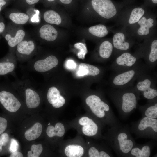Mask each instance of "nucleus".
I'll return each mask as SVG.
<instances>
[{
	"mask_svg": "<svg viewBox=\"0 0 157 157\" xmlns=\"http://www.w3.org/2000/svg\"><path fill=\"white\" fill-rule=\"evenodd\" d=\"M0 104L11 112L17 111L21 106L19 100L9 91L7 85L4 84L0 85Z\"/></svg>",
	"mask_w": 157,
	"mask_h": 157,
	"instance_id": "obj_1",
	"label": "nucleus"
},
{
	"mask_svg": "<svg viewBox=\"0 0 157 157\" xmlns=\"http://www.w3.org/2000/svg\"><path fill=\"white\" fill-rule=\"evenodd\" d=\"M91 4L94 10L106 19H111L117 14L116 8L110 0H92Z\"/></svg>",
	"mask_w": 157,
	"mask_h": 157,
	"instance_id": "obj_2",
	"label": "nucleus"
},
{
	"mask_svg": "<svg viewBox=\"0 0 157 157\" xmlns=\"http://www.w3.org/2000/svg\"><path fill=\"white\" fill-rule=\"evenodd\" d=\"M85 101L93 113L99 118L104 117V111H108L109 110L108 105L96 95L89 96L86 99Z\"/></svg>",
	"mask_w": 157,
	"mask_h": 157,
	"instance_id": "obj_3",
	"label": "nucleus"
},
{
	"mask_svg": "<svg viewBox=\"0 0 157 157\" xmlns=\"http://www.w3.org/2000/svg\"><path fill=\"white\" fill-rule=\"evenodd\" d=\"M58 64V60L56 57L53 55H50L45 59L35 61L33 67L36 71L43 72L51 69Z\"/></svg>",
	"mask_w": 157,
	"mask_h": 157,
	"instance_id": "obj_4",
	"label": "nucleus"
},
{
	"mask_svg": "<svg viewBox=\"0 0 157 157\" xmlns=\"http://www.w3.org/2000/svg\"><path fill=\"white\" fill-rule=\"evenodd\" d=\"M47 98L49 102L55 108L62 106L65 103V99L60 94L59 91L54 86H52L48 89Z\"/></svg>",
	"mask_w": 157,
	"mask_h": 157,
	"instance_id": "obj_5",
	"label": "nucleus"
},
{
	"mask_svg": "<svg viewBox=\"0 0 157 157\" xmlns=\"http://www.w3.org/2000/svg\"><path fill=\"white\" fill-rule=\"evenodd\" d=\"M35 49L33 41L23 40L16 46V53L21 56H29L34 53Z\"/></svg>",
	"mask_w": 157,
	"mask_h": 157,
	"instance_id": "obj_6",
	"label": "nucleus"
},
{
	"mask_svg": "<svg viewBox=\"0 0 157 157\" xmlns=\"http://www.w3.org/2000/svg\"><path fill=\"white\" fill-rule=\"evenodd\" d=\"M79 123L80 125L83 126L82 132L86 135L92 136L97 134L98 126L92 119L87 117H84L80 119Z\"/></svg>",
	"mask_w": 157,
	"mask_h": 157,
	"instance_id": "obj_7",
	"label": "nucleus"
},
{
	"mask_svg": "<svg viewBox=\"0 0 157 157\" xmlns=\"http://www.w3.org/2000/svg\"><path fill=\"white\" fill-rule=\"evenodd\" d=\"M2 34L8 45L11 48L16 47L24 40L26 35L25 31L22 29L17 30L13 36L5 30Z\"/></svg>",
	"mask_w": 157,
	"mask_h": 157,
	"instance_id": "obj_8",
	"label": "nucleus"
},
{
	"mask_svg": "<svg viewBox=\"0 0 157 157\" xmlns=\"http://www.w3.org/2000/svg\"><path fill=\"white\" fill-rule=\"evenodd\" d=\"M39 33L42 39L48 41H54L58 35L56 29L49 24H44L41 26L39 30Z\"/></svg>",
	"mask_w": 157,
	"mask_h": 157,
	"instance_id": "obj_9",
	"label": "nucleus"
},
{
	"mask_svg": "<svg viewBox=\"0 0 157 157\" xmlns=\"http://www.w3.org/2000/svg\"><path fill=\"white\" fill-rule=\"evenodd\" d=\"M26 102L27 106L30 108H36L39 105L40 99L38 94L30 88L25 90Z\"/></svg>",
	"mask_w": 157,
	"mask_h": 157,
	"instance_id": "obj_10",
	"label": "nucleus"
},
{
	"mask_svg": "<svg viewBox=\"0 0 157 157\" xmlns=\"http://www.w3.org/2000/svg\"><path fill=\"white\" fill-rule=\"evenodd\" d=\"M151 82L148 79H146L144 81L139 82L137 85L138 89L143 92L144 97L148 99H152L157 95L156 90L150 88Z\"/></svg>",
	"mask_w": 157,
	"mask_h": 157,
	"instance_id": "obj_11",
	"label": "nucleus"
},
{
	"mask_svg": "<svg viewBox=\"0 0 157 157\" xmlns=\"http://www.w3.org/2000/svg\"><path fill=\"white\" fill-rule=\"evenodd\" d=\"M15 67L10 55H6L0 59V76L11 73L14 70Z\"/></svg>",
	"mask_w": 157,
	"mask_h": 157,
	"instance_id": "obj_12",
	"label": "nucleus"
},
{
	"mask_svg": "<svg viewBox=\"0 0 157 157\" xmlns=\"http://www.w3.org/2000/svg\"><path fill=\"white\" fill-rule=\"evenodd\" d=\"M122 109L125 112L131 111L136 108L137 101L135 94L132 93L124 94L122 97Z\"/></svg>",
	"mask_w": 157,
	"mask_h": 157,
	"instance_id": "obj_13",
	"label": "nucleus"
},
{
	"mask_svg": "<svg viewBox=\"0 0 157 157\" xmlns=\"http://www.w3.org/2000/svg\"><path fill=\"white\" fill-rule=\"evenodd\" d=\"M154 20L151 18H146L143 16L140 18L138 24L140 28L138 30L137 32L139 36L147 35L149 33L150 29L154 26Z\"/></svg>",
	"mask_w": 157,
	"mask_h": 157,
	"instance_id": "obj_14",
	"label": "nucleus"
},
{
	"mask_svg": "<svg viewBox=\"0 0 157 157\" xmlns=\"http://www.w3.org/2000/svg\"><path fill=\"white\" fill-rule=\"evenodd\" d=\"M99 72V69L96 67L86 63H81L79 65L77 74L79 76L85 75L95 76Z\"/></svg>",
	"mask_w": 157,
	"mask_h": 157,
	"instance_id": "obj_15",
	"label": "nucleus"
},
{
	"mask_svg": "<svg viewBox=\"0 0 157 157\" xmlns=\"http://www.w3.org/2000/svg\"><path fill=\"white\" fill-rule=\"evenodd\" d=\"M124 34L121 32L115 34L113 37V41L114 46L118 49L122 50H128L130 47L129 43L125 41Z\"/></svg>",
	"mask_w": 157,
	"mask_h": 157,
	"instance_id": "obj_16",
	"label": "nucleus"
},
{
	"mask_svg": "<svg viewBox=\"0 0 157 157\" xmlns=\"http://www.w3.org/2000/svg\"><path fill=\"white\" fill-rule=\"evenodd\" d=\"M42 129V124L39 123H36L32 127L26 131L24 134L25 138L29 141L35 140L41 135Z\"/></svg>",
	"mask_w": 157,
	"mask_h": 157,
	"instance_id": "obj_17",
	"label": "nucleus"
},
{
	"mask_svg": "<svg viewBox=\"0 0 157 157\" xmlns=\"http://www.w3.org/2000/svg\"><path fill=\"white\" fill-rule=\"evenodd\" d=\"M127 135L124 133H120L118 136V140L120 147V149L124 153H129L133 147L131 140H127Z\"/></svg>",
	"mask_w": 157,
	"mask_h": 157,
	"instance_id": "obj_18",
	"label": "nucleus"
},
{
	"mask_svg": "<svg viewBox=\"0 0 157 157\" xmlns=\"http://www.w3.org/2000/svg\"><path fill=\"white\" fill-rule=\"evenodd\" d=\"M135 71L129 70L120 74L116 76L114 78L113 83L117 85H124L129 81L134 76Z\"/></svg>",
	"mask_w": 157,
	"mask_h": 157,
	"instance_id": "obj_19",
	"label": "nucleus"
},
{
	"mask_svg": "<svg viewBox=\"0 0 157 157\" xmlns=\"http://www.w3.org/2000/svg\"><path fill=\"white\" fill-rule=\"evenodd\" d=\"M43 18L46 22L50 24L59 25L62 22L60 15L56 11L52 10L45 11L43 14Z\"/></svg>",
	"mask_w": 157,
	"mask_h": 157,
	"instance_id": "obj_20",
	"label": "nucleus"
},
{
	"mask_svg": "<svg viewBox=\"0 0 157 157\" xmlns=\"http://www.w3.org/2000/svg\"><path fill=\"white\" fill-rule=\"evenodd\" d=\"M8 16L13 23L19 25L26 24L29 19V16L27 14L20 12L11 13Z\"/></svg>",
	"mask_w": 157,
	"mask_h": 157,
	"instance_id": "obj_21",
	"label": "nucleus"
},
{
	"mask_svg": "<svg viewBox=\"0 0 157 157\" xmlns=\"http://www.w3.org/2000/svg\"><path fill=\"white\" fill-rule=\"evenodd\" d=\"M65 130L64 126L61 123H56L55 127L51 125L49 126L46 130L47 135L49 137L54 136H63L65 133Z\"/></svg>",
	"mask_w": 157,
	"mask_h": 157,
	"instance_id": "obj_22",
	"label": "nucleus"
},
{
	"mask_svg": "<svg viewBox=\"0 0 157 157\" xmlns=\"http://www.w3.org/2000/svg\"><path fill=\"white\" fill-rule=\"evenodd\" d=\"M136 59L129 53H124L118 57L116 62L118 65L126 66L129 67L132 66L135 62Z\"/></svg>",
	"mask_w": 157,
	"mask_h": 157,
	"instance_id": "obj_23",
	"label": "nucleus"
},
{
	"mask_svg": "<svg viewBox=\"0 0 157 157\" xmlns=\"http://www.w3.org/2000/svg\"><path fill=\"white\" fill-rule=\"evenodd\" d=\"M65 153L68 157H81L84 153V149L79 145H69L65 148Z\"/></svg>",
	"mask_w": 157,
	"mask_h": 157,
	"instance_id": "obj_24",
	"label": "nucleus"
},
{
	"mask_svg": "<svg viewBox=\"0 0 157 157\" xmlns=\"http://www.w3.org/2000/svg\"><path fill=\"white\" fill-rule=\"evenodd\" d=\"M88 30L91 34L99 38L106 36L108 33L106 27L101 24L91 26L89 28Z\"/></svg>",
	"mask_w": 157,
	"mask_h": 157,
	"instance_id": "obj_25",
	"label": "nucleus"
},
{
	"mask_svg": "<svg viewBox=\"0 0 157 157\" xmlns=\"http://www.w3.org/2000/svg\"><path fill=\"white\" fill-rule=\"evenodd\" d=\"M148 127H151L155 132H157V120L154 118L146 117L142 119L138 126L140 130H143Z\"/></svg>",
	"mask_w": 157,
	"mask_h": 157,
	"instance_id": "obj_26",
	"label": "nucleus"
},
{
	"mask_svg": "<svg viewBox=\"0 0 157 157\" xmlns=\"http://www.w3.org/2000/svg\"><path fill=\"white\" fill-rule=\"evenodd\" d=\"M113 49L112 44L109 41L107 40L104 41L99 47L100 56L103 58H108L112 54Z\"/></svg>",
	"mask_w": 157,
	"mask_h": 157,
	"instance_id": "obj_27",
	"label": "nucleus"
},
{
	"mask_svg": "<svg viewBox=\"0 0 157 157\" xmlns=\"http://www.w3.org/2000/svg\"><path fill=\"white\" fill-rule=\"evenodd\" d=\"M144 13V10L140 7L134 8L131 12L128 21L129 24H132L137 23Z\"/></svg>",
	"mask_w": 157,
	"mask_h": 157,
	"instance_id": "obj_28",
	"label": "nucleus"
},
{
	"mask_svg": "<svg viewBox=\"0 0 157 157\" xmlns=\"http://www.w3.org/2000/svg\"><path fill=\"white\" fill-rule=\"evenodd\" d=\"M131 153L136 157H149L150 155V148L149 146H145L141 150L138 148H133L131 150Z\"/></svg>",
	"mask_w": 157,
	"mask_h": 157,
	"instance_id": "obj_29",
	"label": "nucleus"
},
{
	"mask_svg": "<svg viewBox=\"0 0 157 157\" xmlns=\"http://www.w3.org/2000/svg\"><path fill=\"white\" fill-rule=\"evenodd\" d=\"M43 148L41 144H33L31 147V150L28 152V157H38L42 153Z\"/></svg>",
	"mask_w": 157,
	"mask_h": 157,
	"instance_id": "obj_30",
	"label": "nucleus"
},
{
	"mask_svg": "<svg viewBox=\"0 0 157 157\" xmlns=\"http://www.w3.org/2000/svg\"><path fill=\"white\" fill-rule=\"evenodd\" d=\"M149 60L151 62L157 59V40H154L151 43V50L149 56Z\"/></svg>",
	"mask_w": 157,
	"mask_h": 157,
	"instance_id": "obj_31",
	"label": "nucleus"
},
{
	"mask_svg": "<svg viewBox=\"0 0 157 157\" xmlns=\"http://www.w3.org/2000/svg\"><path fill=\"white\" fill-rule=\"evenodd\" d=\"M74 47L80 50V51L78 53V58L84 59L87 52V49L85 45L82 43H79L75 44Z\"/></svg>",
	"mask_w": 157,
	"mask_h": 157,
	"instance_id": "obj_32",
	"label": "nucleus"
},
{
	"mask_svg": "<svg viewBox=\"0 0 157 157\" xmlns=\"http://www.w3.org/2000/svg\"><path fill=\"white\" fill-rule=\"evenodd\" d=\"M146 117L156 118L157 117V104L149 107L145 112Z\"/></svg>",
	"mask_w": 157,
	"mask_h": 157,
	"instance_id": "obj_33",
	"label": "nucleus"
},
{
	"mask_svg": "<svg viewBox=\"0 0 157 157\" xmlns=\"http://www.w3.org/2000/svg\"><path fill=\"white\" fill-rule=\"evenodd\" d=\"M9 139L8 134L6 133H3L0 135V153L3 151V147L7 144Z\"/></svg>",
	"mask_w": 157,
	"mask_h": 157,
	"instance_id": "obj_34",
	"label": "nucleus"
},
{
	"mask_svg": "<svg viewBox=\"0 0 157 157\" xmlns=\"http://www.w3.org/2000/svg\"><path fill=\"white\" fill-rule=\"evenodd\" d=\"M8 121L7 119L1 116H0V135L4 132L8 126Z\"/></svg>",
	"mask_w": 157,
	"mask_h": 157,
	"instance_id": "obj_35",
	"label": "nucleus"
},
{
	"mask_svg": "<svg viewBox=\"0 0 157 157\" xmlns=\"http://www.w3.org/2000/svg\"><path fill=\"white\" fill-rule=\"evenodd\" d=\"M18 146L19 144L17 140L14 139H12L9 147V151L12 153L17 151Z\"/></svg>",
	"mask_w": 157,
	"mask_h": 157,
	"instance_id": "obj_36",
	"label": "nucleus"
},
{
	"mask_svg": "<svg viewBox=\"0 0 157 157\" xmlns=\"http://www.w3.org/2000/svg\"><path fill=\"white\" fill-rule=\"evenodd\" d=\"M65 66L68 69L74 70L76 67V64L73 60H68L65 63Z\"/></svg>",
	"mask_w": 157,
	"mask_h": 157,
	"instance_id": "obj_37",
	"label": "nucleus"
},
{
	"mask_svg": "<svg viewBox=\"0 0 157 157\" xmlns=\"http://www.w3.org/2000/svg\"><path fill=\"white\" fill-rule=\"evenodd\" d=\"M88 154L90 157H99V152L94 147L89 149Z\"/></svg>",
	"mask_w": 157,
	"mask_h": 157,
	"instance_id": "obj_38",
	"label": "nucleus"
},
{
	"mask_svg": "<svg viewBox=\"0 0 157 157\" xmlns=\"http://www.w3.org/2000/svg\"><path fill=\"white\" fill-rule=\"evenodd\" d=\"M6 28L3 19L0 15V34L4 31Z\"/></svg>",
	"mask_w": 157,
	"mask_h": 157,
	"instance_id": "obj_39",
	"label": "nucleus"
},
{
	"mask_svg": "<svg viewBox=\"0 0 157 157\" xmlns=\"http://www.w3.org/2000/svg\"><path fill=\"white\" fill-rule=\"evenodd\" d=\"M10 157H23L22 154L20 152L16 151L13 153L10 156Z\"/></svg>",
	"mask_w": 157,
	"mask_h": 157,
	"instance_id": "obj_40",
	"label": "nucleus"
},
{
	"mask_svg": "<svg viewBox=\"0 0 157 157\" xmlns=\"http://www.w3.org/2000/svg\"><path fill=\"white\" fill-rule=\"evenodd\" d=\"M40 0H25L26 3L29 5H32L35 4L39 2Z\"/></svg>",
	"mask_w": 157,
	"mask_h": 157,
	"instance_id": "obj_41",
	"label": "nucleus"
},
{
	"mask_svg": "<svg viewBox=\"0 0 157 157\" xmlns=\"http://www.w3.org/2000/svg\"><path fill=\"white\" fill-rule=\"evenodd\" d=\"M110 156L105 152L101 151L99 152V157H109Z\"/></svg>",
	"mask_w": 157,
	"mask_h": 157,
	"instance_id": "obj_42",
	"label": "nucleus"
},
{
	"mask_svg": "<svg viewBox=\"0 0 157 157\" xmlns=\"http://www.w3.org/2000/svg\"><path fill=\"white\" fill-rule=\"evenodd\" d=\"M6 4V2L4 1H0V12L2 10L3 7Z\"/></svg>",
	"mask_w": 157,
	"mask_h": 157,
	"instance_id": "obj_43",
	"label": "nucleus"
},
{
	"mask_svg": "<svg viewBox=\"0 0 157 157\" xmlns=\"http://www.w3.org/2000/svg\"><path fill=\"white\" fill-rule=\"evenodd\" d=\"M62 3L65 4H68L70 3L72 0H59Z\"/></svg>",
	"mask_w": 157,
	"mask_h": 157,
	"instance_id": "obj_44",
	"label": "nucleus"
},
{
	"mask_svg": "<svg viewBox=\"0 0 157 157\" xmlns=\"http://www.w3.org/2000/svg\"><path fill=\"white\" fill-rule=\"evenodd\" d=\"M153 2L155 4L157 3V0H152Z\"/></svg>",
	"mask_w": 157,
	"mask_h": 157,
	"instance_id": "obj_45",
	"label": "nucleus"
},
{
	"mask_svg": "<svg viewBox=\"0 0 157 157\" xmlns=\"http://www.w3.org/2000/svg\"><path fill=\"white\" fill-rule=\"evenodd\" d=\"M47 0L49 2H52L54 1L55 0Z\"/></svg>",
	"mask_w": 157,
	"mask_h": 157,
	"instance_id": "obj_46",
	"label": "nucleus"
},
{
	"mask_svg": "<svg viewBox=\"0 0 157 157\" xmlns=\"http://www.w3.org/2000/svg\"><path fill=\"white\" fill-rule=\"evenodd\" d=\"M48 125L49 126L50 125V123H49L48 124Z\"/></svg>",
	"mask_w": 157,
	"mask_h": 157,
	"instance_id": "obj_47",
	"label": "nucleus"
},
{
	"mask_svg": "<svg viewBox=\"0 0 157 157\" xmlns=\"http://www.w3.org/2000/svg\"><path fill=\"white\" fill-rule=\"evenodd\" d=\"M5 0H0V1H4Z\"/></svg>",
	"mask_w": 157,
	"mask_h": 157,
	"instance_id": "obj_48",
	"label": "nucleus"
},
{
	"mask_svg": "<svg viewBox=\"0 0 157 157\" xmlns=\"http://www.w3.org/2000/svg\"><path fill=\"white\" fill-rule=\"evenodd\" d=\"M90 143L89 142H88V144H89Z\"/></svg>",
	"mask_w": 157,
	"mask_h": 157,
	"instance_id": "obj_49",
	"label": "nucleus"
}]
</instances>
